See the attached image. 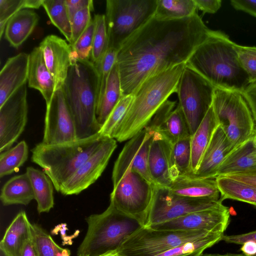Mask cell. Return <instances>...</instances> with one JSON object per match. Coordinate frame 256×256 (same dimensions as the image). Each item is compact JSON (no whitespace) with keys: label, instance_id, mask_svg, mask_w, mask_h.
Returning <instances> with one entry per match:
<instances>
[{"label":"cell","instance_id":"6da1fadb","mask_svg":"<svg viewBox=\"0 0 256 256\" xmlns=\"http://www.w3.org/2000/svg\"><path fill=\"white\" fill-rule=\"evenodd\" d=\"M212 31L197 12L178 20L152 17L118 51L116 64L122 96L133 94L153 75L186 64Z\"/></svg>","mask_w":256,"mask_h":256},{"label":"cell","instance_id":"7a4b0ae2","mask_svg":"<svg viewBox=\"0 0 256 256\" xmlns=\"http://www.w3.org/2000/svg\"><path fill=\"white\" fill-rule=\"evenodd\" d=\"M235 44L224 33L212 30L186 66L216 88L242 93L250 82L239 61Z\"/></svg>","mask_w":256,"mask_h":256},{"label":"cell","instance_id":"3957f363","mask_svg":"<svg viewBox=\"0 0 256 256\" xmlns=\"http://www.w3.org/2000/svg\"><path fill=\"white\" fill-rule=\"evenodd\" d=\"M186 64H178L153 75L140 86L114 138L119 142L129 140L148 124L168 98L176 92Z\"/></svg>","mask_w":256,"mask_h":256},{"label":"cell","instance_id":"277c9868","mask_svg":"<svg viewBox=\"0 0 256 256\" xmlns=\"http://www.w3.org/2000/svg\"><path fill=\"white\" fill-rule=\"evenodd\" d=\"M72 116L77 140L98 134L96 110L98 101V74L90 60L71 59V65L62 87Z\"/></svg>","mask_w":256,"mask_h":256},{"label":"cell","instance_id":"5b68a950","mask_svg":"<svg viewBox=\"0 0 256 256\" xmlns=\"http://www.w3.org/2000/svg\"><path fill=\"white\" fill-rule=\"evenodd\" d=\"M105 138L97 134L86 138L56 144L42 142L31 150V160L43 169L59 192L63 184L93 154Z\"/></svg>","mask_w":256,"mask_h":256},{"label":"cell","instance_id":"8992f818","mask_svg":"<svg viewBox=\"0 0 256 256\" xmlns=\"http://www.w3.org/2000/svg\"><path fill=\"white\" fill-rule=\"evenodd\" d=\"M86 221L88 230L78 248V256H99L116 250L126 239L143 227L111 203L103 212L91 214Z\"/></svg>","mask_w":256,"mask_h":256},{"label":"cell","instance_id":"52a82bcc","mask_svg":"<svg viewBox=\"0 0 256 256\" xmlns=\"http://www.w3.org/2000/svg\"><path fill=\"white\" fill-rule=\"evenodd\" d=\"M156 0H107L106 21L108 48L123 43L154 16Z\"/></svg>","mask_w":256,"mask_h":256},{"label":"cell","instance_id":"ba28073f","mask_svg":"<svg viewBox=\"0 0 256 256\" xmlns=\"http://www.w3.org/2000/svg\"><path fill=\"white\" fill-rule=\"evenodd\" d=\"M212 106L233 150L256 134L252 113L242 93L215 88Z\"/></svg>","mask_w":256,"mask_h":256},{"label":"cell","instance_id":"9c48e42d","mask_svg":"<svg viewBox=\"0 0 256 256\" xmlns=\"http://www.w3.org/2000/svg\"><path fill=\"white\" fill-rule=\"evenodd\" d=\"M154 186L129 168L113 186L110 203L145 227L152 201Z\"/></svg>","mask_w":256,"mask_h":256},{"label":"cell","instance_id":"30bf717a","mask_svg":"<svg viewBox=\"0 0 256 256\" xmlns=\"http://www.w3.org/2000/svg\"><path fill=\"white\" fill-rule=\"evenodd\" d=\"M210 232L204 230H162L142 227L125 240L118 252L119 256H156Z\"/></svg>","mask_w":256,"mask_h":256},{"label":"cell","instance_id":"8fae6325","mask_svg":"<svg viewBox=\"0 0 256 256\" xmlns=\"http://www.w3.org/2000/svg\"><path fill=\"white\" fill-rule=\"evenodd\" d=\"M215 88L186 64L176 93L191 136L212 106Z\"/></svg>","mask_w":256,"mask_h":256},{"label":"cell","instance_id":"7c38bea8","mask_svg":"<svg viewBox=\"0 0 256 256\" xmlns=\"http://www.w3.org/2000/svg\"><path fill=\"white\" fill-rule=\"evenodd\" d=\"M220 199L193 198L173 192L168 188L154 186V196L146 226L159 224L189 213L222 205Z\"/></svg>","mask_w":256,"mask_h":256},{"label":"cell","instance_id":"4fadbf2b","mask_svg":"<svg viewBox=\"0 0 256 256\" xmlns=\"http://www.w3.org/2000/svg\"><path fill=\"white\" fill-rule=\"evenodd\" d=\"M154 132V130L147 125L128 140L114 164L112 177L113 186L129 168L154 185L148 166L149 150Z\"/></svg>","mask_w":256,"mask_h":256},{"label":"cell","instance_id":"5bb4252c","mask_svg":"<svg viewBox=\"0 0 256 256\" xmlns=\"http://www.w3.org/2000/svg\"><path fill=\"white\" fill-rule=\"evenodd\" d=\"M26 84L0 106V152L10 148L24 132L28 122Z\"/></svg>","mask_w":256,"mask_h":256},{"label":"cell","instance_id":"9a60e30c","mask_svg":"<svg viewBox=\"0 0 256 256\" xmlns=\"http://www.w3.org/2000/svg\"><path fill=\"white\" fill-rule=\"evenodd\" d=\"M46 106L42 142L56 144L77 140L76 126L62 88Z\"/></svg>","mask_w":256,"mask_h":256},{"label":"cell","instance_id":"2e32d148","mask_svg":"<svg viewBox=\"0 0 256 256\" xmlns=\"http://www.w3.org/2000/svg\"><path fill=\"white\" fill-rule=\"evenodd\" d=\"M117 146L114 138H106L98 150L63 184L59 191L64 196L78 194L102 175Z\"/></svg>","mask_w":256,"mask_h":256},{"label":"cell","instance_id":"e0dca14e","mask_svg":"<svg viewBox=\"0 0 256 256\" xmlns=\"http://www.w3.org/2000/svg\"><path fill=\"white\" fill-rule=\"evenodd\" d=\"M230 216L228 208L222 204L214 208L189 213L148 228L162 230H204L224 233L228 225Z\"/></svg>","mask_w":256,"mask_h":256},{"label":"cell","instance_id":"ac0fdd59","mask_svg":"<svg viewBox=\"0 0 256 256\" xmlns=\"http://www.w3.org/2000/svg\"><path fill=\"white\" fill-rule=\"evenodd\" d=\"M38 46L53 78L56 92L62 88L71 65L70 45L58 36L49 34Z\"/></svg>","mask_w":256,"mask_h":256},{"label":"cell","instance_id":"d6986e66","mask_svg":"<svg viewBox=\"0 0 256 256\" xmlns=\"http://www.w3.org/2000/svg\"><path fill=\"white\" fill-rule=\"evenodd\" d=\"M176 102L168 100L152 118L148 126L158 132L172 144L191 136L186 120Z\"/></svg>","mask_w":256,"mask_h":256},{"label":"cell","instance_id":"ffe728a7","mask_svg":"<svg viewBox=\"0 0 256 256\" xmlns=\"http://www.w3.org/2000/svg\"><path fill=\"white\" fill-rule=\"evenodd\" d=\"M232 150L230 141L219 124L203 154L197 170L186 176L196 178H216L218 168Z\"/></svg>","mask_w":256,"mask_h":256},{"label":"cell","instance_id":"44dd1931","mask_svg":"<svg viewBox=\"0 0 256 256\" xmlns=\"http://www.w3.org/2000/svg\"><path fill=\"white\" fill-rule=\"evenodd\" d=\"M172 144L157 131L152 137L148 159L149 172L154 185L168 187Z\"/></svg>","mask_w":256,"mask_h":256},{"label":"cell","instance_id":"7402d4cb","mask_svg":"<svg viewBox=\"0 0 256 256\" xmlns=\"http://www.w3.org/2000/svg\"><path fill=\"white\" fill-rule=\"evenodd\" d=\"M29 54L20 53L8 58L0 72V106L20 88L28 77Z\"/></svg>","mask_w":256,"mask_h":256},{"label":"cell","instance_id":"603a6c76","mask_svg":"<svg viewBox=\"0 0 256 256\" xmlns=\"http://www.w3.org/2000/svg\"><path fill=\"white\" fill-rule=\"evenodd\" d=\"M28 82V87L38 90L46 105L49 104L55 92L54 82L39 46L29 54Z\"/></svg>","mask_w":256,"mask_h":256},{"label":"cell","instance_id":"cb8c5ba5","mask_svg":"<svg viewBox=\"0 0 256 256\" xmlns=\"http://www.w3.org/2000/svg\"><path fill=\"white\" fill-rule=\"evenodd\" d=\"M168 188L173 192L182 196L220 199V192L216 178H196L188 176H180L172 180Z\"/></svg>","mask_w":256,"mask_h":256},{"label":"cell","instance_id":"d4e9b609","mask_svg":"<svg viewBox=\"0 0 256 256\" xmlns=\"http://www.w3.org/2000/svg\"><path fill=\"white\" fill-rule=\"evenodd\" d=\"M256 168V142L254 136L234 149L218 168L216 177Z\"/></svg>","mask_w":256,"mask_h":256},{"label":"cell","instance_id":"484cf974","mask_svg":"<svg viewBox=\"0 0 256 256\" xmlns=\"http://www.w3.org/2000/svg\"><path fill=\"white\" fill-rule=\"evenodd\" d=\"M30 222L24 211L16 216L0 242V248L8 256H20L26 242L31 238Z\"/></svg>","mask_w":256,"mask_h":256},{"label":"cell","instance_id":"4316f807","mask_svg":"<svg viewBox=\"0 0 256 256\" xmlns=\"http://www.w3.org/2000/svg\"><path fill=\"white\" fill-rule=\"evenodd\" d=\"M38 14L33 10L23 9L8 20L4 32V38L10 44L18 48L27 40L36 26Z\"/></svg>","mask_w":256,"mask_h":256},{"label":"cell","instance_id":"83f0119b","mask_svg":"<svg viewBox=\"0 0 256 256\" xmlns=\"http://www.w3.org/2000/svg\"><path fill=\"white\" fill-rule=\"evenodd\" d=\"M218 125V120L212 105L198 128L190 136V174L194 173L197 170L203 154Z\"/></svg>","mask_w":256,"mask_h":256},{"label":"cell","instance_id":"f1b7e54d","mask_svg":"<svg viewBox=\"0 0 256 256\" xmlns=\"http://www.w3.org/2000/svg\"><path fill=\"white\" fill-rule=\"evenodd\" d=\"M3 205H28L34 199L32 184L28 174L14 176L3 186L0 196Z\"/></svg>","mask_w":256,"mask_h":256},{"label":"cell","instance_id":"f546056e","mask_svg":"<svg viewBox=\"0 0 256 256\" xmlns=\"http://www.w3.org/2000/svg\"><path fill=\"white\" fill-rule=\"evenodd\" d=\"M122 96L120 75L116 62L110 72L104 92L97 104L96 118L102 126Z\"/></svg>","mask_w":256,"mask_h":256},{"label":"cell","instance_id":"4dcf8cb0","mask_svg":"<svg viewBox=\"0 0 256 256\" xmlns=\"http://www.w3.org/2000/svg\"><path fill=\"white\" fill-rule=\"evenodd\" d=\"M26 173L32 184L38 213L48 212L54 205L52 181L44 172L31 166L26 168Z\"/></svg>","mask_w":256,"mask_h":256},{"label":"cell","instance_id":"1f68e13d","mask_svg":"<svg viewBox=\"0 0 256 256\" xmlns=\"http://www.w3.org/2000/svg\"><path fill=\"white\" fill-rule=\"evenodd\" d=\"M216 180L222 201L232 199L256 206V187L224 176H216Z\"/></svg>","mask_w":256,"mask_h":256},{"label":"cell","instance_id":"d6a6232c","mask_svg":"<svg viewBox=\"0 0 256 256\" xmlns=\"http://www.w3.org/2000/svg\"><path fill=\"white\" fill-rule=\"evenodd\" d=\"M224 233L211 232L206 236L186 242L156 256H200L207 248L222 240Z\"/></svg>","mask_w":256,"mask_h":256},{"label":"cell","instance_id":"836d02e7","mask_svg":"<svg viewBox=\"0 0 256 256\" xmlns=\"http://www.w3.org/2000/svg\"><path fill=\"white\" fill-rule=\"evenodd\" d=\"M154 16L160 20H178L194 14L197 9L194 0H156Z\"/></svg>","mask_w":256,"mask_h":256},{"label":"cell","instance_id":"e575fe53","mask_svg":"<svg viewBox=\"0 0 256 256\" xmlns=\"http://www.w3.org/2000/svg\"><path fill=\"white\" fill-rule=\"evenodd\" d=\"M191 162L190 136L173 144L170 156L172 180L178 176L190 174Z\"/></svg>","mask_w":256,"mask_h":256},{"label":"cell","instance_id":"d590c367","mask_svg":"<svg viewBox=\"0 0 256 256\" xmlns=\"http://www.w3.org/2000/svg\"><path fill=\"white\" fill-rule=\"evenodd\" d=\"M42 6L52 23L58 29L70 44L72 40L71 22L65 0H43Z\"/></svg>","mask_w":256,"mask_h":256},{"label":"cell","instance_id":"8d00e7d4","mask_svg":"<svg viewBox=\"0 0 256 256\" xmlns=\"http://www.w3.org/2000/svg\"><path fill=\"white\" fill-rule=\"evenodd\" d=\"M28 154V146L24 140L0 153V178L17 171L27 160Z\"/></svg>","mask_w":256,"mask_h":256},{"label":"cell","instance_id":"74e56055","mask_svg":"<svg viewBox=\"0 0 256 256\" xmlns=\"http://www.w3.org/2000/svg\"><path fill=\"white\" fill-rule=\"evenodd\" d=\"M133 97V94L122 96L102 125L98 132L101 136L114 138L116 130L128 110Z\"/></svg>","mask_w":256,"mask_h":256},{"label":"cell","instance_id":"f35d334b","mask_svg":"<svg viewBox=\"0 0 256 256\" xmlns=\"http://www.w3.org/2000/svg\"><path fill=\"white\" fill-rule=\"evenodd\" d=\"M95 29L90 60L96 65L108 49V40L105 14L94 16Z\"/></svg>","mask_w":256,"mask_h":256},{"label":"cell","instance_id":"ab89813d","mask_svg":"<svg viewBox=\"0 0 256 256\" xmlns=\"http://www.w3.org/2000/svg\"><path fill=\"white\" fill-rule=\"evenodd\" d=\"M42 2L43 0H0V38L11 17L23 9H38L42 6Z\"/></svg>","mask_w":256,"mask_h":256},{"label":"cell","instance_id":"60d3db41","mask_svg":"<svg viewBox=\"0 0 256 256\" xmlns=\"http://www.w3.org/2000/svg\"><path fill=\"white\" fill-rule=\"evenodd\" d=\"M31 240L38 256H56L58 245L40 225L30 224Z\"/></svg>","mask_w":256,"mask_h":256},{"label":"cell","instance_id":"b9f144b4","mask_svg":"<svg viewBox=\"0 0 256 256\" xmlns=\"http://www.w3.org/2000/svg\"><path fill=\"white\" fill-rule=\"evenodd\" d=\"M95 29V22L94 18L90 24L71 46V59H78L80 60H90L91 58L94 36Z\"/></svg>","mask_w":256,"mask_h":256},{"label":"cell","instance_id":"7bdbcfd3","mask_svg":"<svg viewBox=\"0 0 256 256\" xmlns=\"http://www.w3.org/2000/svg\"><path fill=\"white\" fill-rule=\"evenodd\" d=\"M117 54L118 50L108 48L100 61L95 65L98 74V102L104 92L110 72L116 62Z\"/></svg>","mask_w":256,"mask_h":256},{"label":"cell","instance_id":"ee69618b","mask_svg":"<svg viewBox=\"0 0 256 256\" xmlns=\"http://www.w3.org/2000/svg\"><path fill=\"white\" fill-rule=\"evenodd\" d=\"M238 58L250 83L256 82V47L235 44Z\"/></svg>","mask_w":256,"mask_h":256},{"label":"cell","instance_id":"f6af8a7d","mask_svg":"<svg viewBox=\"0 0 256 256\" xmlns=\"http://www.w3.org/2000/svg\"><path fill=\"white\" fill-rule=\"evenodd\" d=\"M94 5L88 6L77 12L71 21L72 40L70 43L73 45L87 28L92 20L90 12Z\"/></svg>","mask_w":256,"mask_h":256},{"label":"cell","instance_id":"bcb514c9","mask_svg":"<svg viewBox=\"0 0 256 256\" xmlns=\"http://www.w3.org/2000/svg\"><path fill=\"white\" fill-rule=\"evenodd\" d=\"M242 94L251 110L256 126V82L250 83Z\"/></svg>","mask_w":256,"mask_h":256},{"label":"cell","instance_id":"7dc6e473","mask_svg":"<svg viewBox=\"0 0 256 256\" xmlns=\"http://www.w3.org/2000/svg\"><path fill=\"white\" fill-rule=\"evenodd\" d=\"M65 3L70 22L77 12L94 5L92 0H65Z\"/></svg>","mask_w":256,"mask_h":256},{"label":"cell","instance_id":"c3c4849f","mask_svg":"<svg viewBox=\"0 0 256 256\" xmlns=\"http://www.w3.org/2000/svg\"><path fill=\"white\" fill-rule=\"evenodd\" d=\"M224 176L242 182L256 188V168L248 170L228 174Z\"/></svg>","mask_w":256,"mask_h":256},{"label":"cell","instance_id":"681fc988","mask_svg":"<svg viewBox=\"0 0 256 256\" xmlns=\"http://www.w3.org/2000/svg\"><path fill=\"white\" fill-rule=\"evenodd\" d=\"M222 240L228 243L242 245L248 242H256V230L246 234L236 235H224L222 238Z\"/></svg>","mask_w":256,"mask_h":256},{"label":"cell","instance_id":"f907efd6","mask_svg":"<svg viewBox=\"0 0 256 256\" xmlns=\"http://www.w3.org/2000/svg\"><path fill=\"white\" fill-rule=\"evenodd\" d=\"M197 9L204 13L214 14L220 8V0H194Z\"/></svg>","mask_w":256,"mask_h":256},{"label":"cell","instance_id":"816d5d0a","mask_svg":"<svg viewBox=\"0 0 256 256\" xmlns=\"http://www.w3.org/2000/svg\"><path fill=\"white\" fill-rule=\"evenodd\" d=\"M230 4L236 10L243 11L256 18V0H232Z\"/></svg>","mask_w":256,"mask_h":256},{"label":"cell","instance_id":"f5cc1de1","mask_svg":"<svg viewBox=\"0 0 256 256\" xmlns=\"http://www.w3.org/2000/svg\"><path fill=\"white\" fill-rule=\"evenodd\" d=\"M242 254L246 256H254L256 254V242H248L244 244L240 248Z\"/></svg>","mask_w":256,"mask_h":256},{"label":"cell","instance_id":"db71d44e","mask_svg":"<svg viewBox=\"0 0 256 256\" xmlns=\"http://www.w3.org/2000/svg\"><path fill=\"white\" fill-rule=\"evenodd\" d=\"M20 256H38L31 238L26 242Z\"/></svg>","mask_w":256,"mask_h":256},{"label":"cell","instance_id":"11a10c76","mask_svg":"<svg viewBox=\"0 0 256 256\" xmlns=\"http://www.w3.org/2000/svg\"><path fill=\"white\" fill-rule=\"evenodd\" d=\"M200 256H246L243 254H233L226 253L224 254H202Z\"/></svg>","mask_w":256,"mask_h":256},{"label":"cell","instance_id":"9f6ffc18","mask_svg":"<svg viewBox=\"0 0 256 256\" xmlns=\"http://www.w3.org/2000/svg\"><path fill=\"white\" fill-rule=\"evenodd\" d=\"M99 256H119L118 250L108 252Z\"/></svg>","mask_w":256,"mask_h":256},{"label":"cell","instance_id":"6f0895ef","mask_svg":"<svg viewBox=\"0 0 256 256\" xmlns=\"http://www.w3.org/2000/svg\"><path fill=\"white\" fill-rule=\"evenodd\" d=\"M0 256H8L4 252V250H2V249L0 248Z\"/></svg>","mask_w":256,"mask_h":256},{"label":"cell","instance_id":"680465c9","mask_svg":"<svg viewBox=\"0 0 256 256\" xmlns=\"http://www.w3.org/2000/svg\"><path fill=\"white\" fill-rule=\"evenodd\" d=\"M254 138L255 142H256V134L254 135Z\"/></svg>","mask_w":256,"mask_h":256},{"label":"cell","instance_id":"91938a15","mask_svg":"<svg viewBox=\"0 0 256 256\" xmlns=\"http://www.w3.org/2000/svg\"></svg>","mask_w":256,"mask_h":256}]
</instances>
